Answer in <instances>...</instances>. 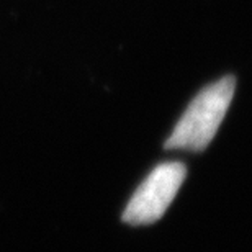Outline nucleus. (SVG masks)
Returning a JSON list of instances; mask_svg holds the SVG:
<instances>
[{
    "label": "nucleus",
    "instance_id": "nucleus-1",
    "mask_svg": "<svg viewBox=\"0 0 252 252\" xmlns=\"http://www.w3.org/2000/svg\"><path fill=\"white\" fill-rule=\"evenodd\" d=\"M234 90L236 79L233 75L221 77L200 90L165 141V149L190 153L205 151L228 113Z\"/></svg>",
    "mask_w": 252,
    "mask_h": 252
},
{
    "label": "nucleus",
    "instance_id": "nucleus-2",
    "mask_svg": "<svg viewBox=\"0 0 252 252\" xmlns=\"http://www.w3.org/2000/svg\"><path fill=\"white\" fill-rule=\"evenodd\" d=\"M187 177V167L179 162H160L143 180L123 211L129 224H151L162 218Z\"/></svg>",
    "mask_w": 252,
    "mask_h": 252
}]
</instances>
